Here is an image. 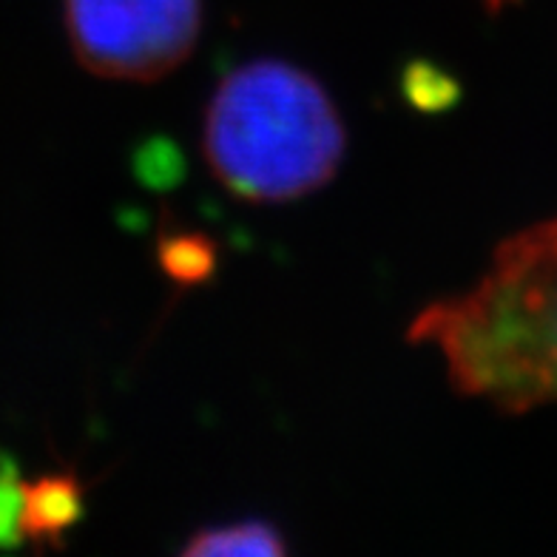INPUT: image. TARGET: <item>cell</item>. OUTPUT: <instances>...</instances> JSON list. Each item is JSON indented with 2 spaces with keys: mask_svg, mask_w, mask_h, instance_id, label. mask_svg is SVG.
Segmentation results:
<instances>
[{
  "mask_svg": "<svg viewBox=\"0 0 557 557\" xmlns=\"http://www.w3.org/2000/svg\"><path fill=\"white\" fill-rule=\"evenodd\" d=\"M23 481L17 463L0 453V549H17L23 543L21 532Z\"/></svg>",
  "mask_w": 557,
  "mask_h": 557,
  "instance_id": "52a82bcc",
  "label": "cell"
},
{
  "mask_svg": "<svg viewBox=\"0 0 557 557\" xmlns=\"http://www.w3.org/2000/svg\"><path fill=\"white\" fill-rule=\"evenodd\" d=\"M83 512H86V486L77 472H46L23 484V541L46 549H60L69 532L83 521Z\"/></svg>",
  "mask_w": 557,
  "mask_h": 557,
  "instance_id": "277c9868",
  "label": "cell"
},
{
  "mask_svg": "<svg viewBox=\"0 0 557 557\" xmlns=\"http://www.w3.org/2000/svg\"><path fill=\"white\" fill-rule=\"evenodd\" d=\"M287 543L276 527L264 521H239L225 527L199 529L183 546L188 557L216 555H285Z\"/></svg>",
  "mask_w": 557,
  "mask_h": 557,
  "instance_id": "5b68a950",
  "label": "cell"
},
{
  "mask_svg": "<svg viewBox=\"0 0 557 557\" xmlns=\"http://www.w3.org/2000/svg\"><path fill=\"white\" fill-rule=\"evenodd\" d=\"M162 271L183 285H197L206 282L213 273V245L208 236L199 234H169L160 245Z\"/></svg>",
  "mask_w": 557,
  "mask_h": 557,
  "instance_id": "8992f818",
  "label": "cell"
},
{
  "mask_svg": "<svg viewBox=\"0 0 557 557\" xmlns=\"http://www.w3.org/2000/svg\"><path fill=\"white\" fill-rule=\"evenodd\" d=\"M407 336L444 356L461 396L506 416L557 404V213L504 239L484 276L426 305Z\"/></svg>",
  "mask_w": 557,
  "mask_h": 557,
  "instance_id": "6da1fadb",
  "label": "cell"
},
{
  "mask_svg": "<svg viewBox=\"0 0 557 557\" xmlns=\"http://www.w3.org/2000/svg\"><path fill=\"white\" fill-rule=\"evenodd\" d=\"M347 134L327 88L285 60H250L216 86L202 151L213 176L248 202L319 191L345 160Z\"/></svg>",
  "mask_w": 557,
  "mask_h": 557,
  "instance_id": "7a4b0ae2",
  "label": "cell"
},
{
  "mask_svg": "<svg viewBox=\"0 0 557 557\" xmlns=\"http://www.w3.org/2000/svg\"><path fill=\"white\" fill-rule=\"evenodd\" d=\"M69 44L103 81L151 83L183 66L202 35V0H63Z\"/></svg>",
  "mask_w": 557,
  "mask_h": 557,
  "instance_id": "3957f363",
  "label": "cell"
},
{
  "mask_svg": "<svg viewBox=\"0 0 557 557\" xmlns=\"http://www.w3.org/2000/svg\"><path fill=\"white\" fill-rule=\"evenodd\" d=\"M481 3H486L490 12H500V9L512 7V3H518V0H481Z\"/></svg>",
  "mask_w": 557,
  "mask_h": 557,
  "instance_id": "ba28073f",
  "label": "cell"
}]
</instances>
